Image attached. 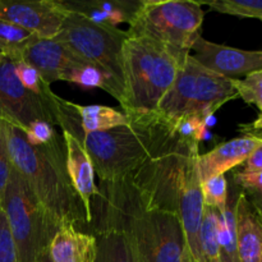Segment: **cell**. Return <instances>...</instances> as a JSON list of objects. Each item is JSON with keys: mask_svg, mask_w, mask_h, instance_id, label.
Returning a JSON list of instances; mask_svg holds the SVG:
<instances>
[{"mask_svg": "<svg viewBox=\"0 0 262 262\" xmlns=\"http://www.w3.org/2000/svg\"><path fill=\"white\" fill-rule=\"evenodd\" d=\"M54 110L56 124L81 141L95 174L107 186L129 181L173 135L168 123L156 113L127 114L128 124L105 132L82 133L71 101L55 97Z\"/></svg>", "mask_w": 262, "mask_h": 262, "instance_id": "6da1fadb", "label": "cell"}, {"mask_svg": "<svg viewBox=\"0 0 262 262\" xmlns=\"http://www.w3.org/2000/svg\"><path fill=\"white\" fill-rule=\"evenodd\" d=\"M8 152L13 168L59 225L86 223L83 206L69 181L66 145L56 137L43 146H32L22 128L4 122Z\"/></svg>", "mask_w": 262, "mask_h": 262, "instance_id": "7a4b0ae2", "label": "cell"}, {"mask_svg": "<svg viewBox=\"0 0 262 262\" xmlns=\"http://www.w3.org/2000/svg\"><path fill=\"white\" fill-rule=\"evenodd\" d=\"M184 61L154 41L128 36L122 51L124 100L120 106L123 112L125 114L156 113Z\"/></svg>", "mask_w": 262, "mask_h": 262, "instance_id": "3957f363", "label": "cell"}, {"mask_svg": "<svg viewBox=\"0 0 262 262\" xmlns=\"http://www.w3.org/2000/svg\"><path fill=\"white\" fill-rule=\"evenodd\" d=\"M204 17L201 2L142 0L127 33L129 37L154 41L186 60L201 36Z\"/></svg>", "mask_w": 262, "mask_h": 262, "instance_id": "277c9868", "label": "cell"}, {"mask_svg": "<svg viewBox=\"0 0 262 262\" xmlns=\"http://www.w3.org/2000/svg\"><path fill=\"white\" fill-rule=\"evenodd\" d=\"M237 97L233 79L204 68L191 54L179 68L156 114L169 125L188 117L209 120L217 109Z\"/></svg>", "mask_w": 262, "mask_h": 262, "instance_id": "5b68a950", "label": "cell"}, {"mask_svg": "<svg viewBox=\"0 0 262 262\" xmlns=\"http://www.w3.org/2000/svg\"><path fill=\"white\" fill-rule=\"evenodd\" d=\"M104 222L127 232L140 262H186V234L177 211L165 209H128L105 214Z\"/></svg>", "mask_w": 262, "mask_h": 262, "instance_id": "8992f818", "label": "cell"}, {"mask_svg": "<svg viewBox=\"0 0 262 262\" xmlns=\"http://www.w3.org/2000/svg\"><path fill=\"white\" fill-rule=\"evenodd\" d=\"M0 207L4 211L19 262H37L49 251L60 225L12 166Z\"/></svg>", "mask_w": 262, "mask_h": 262, "instance_id": "52a82bcc", "label": "cell"}, {"mask_svg": "<svg viewBox=\"0 0 262 262\" xmlns=\"http://www.w3.org/2000/svg\"><path fill=\"white\" fill-rule=\"evenodd\" d=\"M56 40L68 45L77 55L101 69L114 84L119 102L124 100L122 51L128 38L127 31L99 26L78 13L69 10Z\"/></svg>", "mask_w": 262, "mask_h": 262, "instance_id": "ba28073f", "label": "cell"}, {"mask_svg": "<svg viewBox=\"0 0 262 262\" xmlns=\"http://www.w3.org/2000/svg\"><path fill=\"white\" fill-rule=\"evenodd\" d=\"M53 95L46 100L28 91L18 79L14 61L7 55L0 60V119L23 130L36 120L56 124Z\"/></svg>", "mask_w": 262, "mask_h": 262, "instance_id": "9c48e42d", "label": "cell"}, {"mask_svg": "<svg viewBox=\"0 0 262 262\" xmlns=\"http://www.w3.org/2000/svg\"><path fill=\"white\" fill-rule=\"evenodd\" d=\"M199 147L200 143L189 146L182 165L178 188V214L183 225L188 251L196 262L200 258V228L205 207L197 166Z\"/></svg>", "mask_w": 262, "mask_h": 262, "instance_id": "30bf717a", "label": "cell"}, {"mask_svg": "<svg viewBox=\"0 0 262 262\" xmlns=\"http://www.w3.org/2000/svg\"><path fill=\"white\" fill-rule=\"evenodd\" d=\"M69 9L55 0H0V19L19 26L40 38H55Z\"/></svg>", "mask_w": 262, "mask_h": 262, "instance_id": "8fae6325", "label": "cell"}, {"mask_svg": "<svg viewBox=\"0 0 262 262\" xmlns=\"http://www.w3.org/2000/svg\"><path fill=\"white\" fill-rule=\"evenodd\" d=\"M14 60H23L41 74L50 86L56 81H64L71 69L87 63L68 45L56 38H35L17 53L7 55Z\"/></svg>", "mask_w": 262, "mask_h": 262, "instance_id": "7c38bea8", "label": "cell"}, {"mask_svg": "<svg viewBox=\"0 0 262 262\" xmlns=\"http://www.w3.org/2000/svg\"><path fill=\"white\" fill-rule=\"evenodd\" d=\"M193 56L204 68L227 77L238 79L262 69V50H243L211 42L200 36L192 46Z\"/></svg>", "mask_w": 262, "mask_h": 262, "instance_id": "4fadbf2b", "label": "cell"}, {"mask_svg": "<svg viewBox=\"0 0 262 262\" xmlns=\"http://www.w3.org/2000/svg\"><path fill=\"white\" fill-rule=\"evenodd\" d=\"M63 141L66 145V166L69 181L83 206L86 223H91L94 219L92 199H102L101 192L95 183L94 165L78 138L63 130Z\"/></svg>", "mask_w": 262, "mask_h": 262, "instance_id": "5bb4252c", "label": "cell"}, {"mask_svg": "<svg viewBox=\"0 0 262 262\" xmlns=\"http://www.w3.org/2000/svg\"><path fill=\"white\" fill-rule=\"evenodd\" d=\"M237 262H262V215L242 192L234 205Z\"/></svg>", "mask_w": 262, "mask_h": 262, "instance_id": "9a60e30c", "label": "cell"}, {"mask_svg": "<svg viewBox=\"0 0 262 262\" xmlns=\"http://www.w3.org/2000/svg\"><path fill=\"white\" fill-rule=\"evenodd\" d=\"M261 142L253 136H242L216 146L209 152L200 154L197 166L201 182L212 177L224 176L230 169L245 164Z\"/></svg>", "mask_w": 262, "mask_h": 262, "instance_id": "2e32d148", "label": "cell"}, {"mask_svg": "<svg viewBox=\"0 0 262 262\" xmlns=\"http://www.w3.org/2000/svg\"><path fill=\"white\" fill-rule=\"evenodd\" d=\"M142 0H73L64 2L71 12L78 13L92 23L109 28H119L132 20Z\"/></svg>", "mask_w": 262, "mask_h": 262, "instance_id": "e0dca14e", "label": "cell"}, {"mask_svg": "<svg viewBox=\"0 0 262 262\" xmlns=\"http://www.w3.org/2000/svg\"><path fill=\"white\" fill-rule=\"evenodd\" d=\"M96 255V237L71 224L61 225L49 246L51 262H95Z\"/></svg>", "mask_w": 262, "mask_h": 262, "instance_id": "ac0fdd59", "label": "cell"}, {"mask_svg": "<svg viewBox=\"0 0 262 262\" xmlns=\"http://www.w3.org/2000/svg\"><path fill=\"white\" fill-rule=\"evenodd\" d=\"M94 235L97 241L95 262H140L127 232L120 225L104 222Z\"/></svg>", "mask_w": 262, "mask_h": 262, "instance_id": "d6986e66", "label": "cell"}, {"mask_svg": "<svg viewBox=\"0 0 262 262\" xmlns=\"http://www.w3.org/2000/svg\"><path fill=\"white\" fill-rule=\"evenodd\" d=\"M72 107L78 117L82 133L105 132L113 128L129 123V117L124 112L104 105H82L71 102Z\"/></svg>", "mask_w": 262, "mask_h": 262, "instance_id": "ffe728a7", "label": "cell"}, {"mask_svg": "<svg viewBox=\"0 0 262 262\" xmlns=\"http://www.w3.org/2000/svg\"><path fill=\"white\" fill-rule=\"evenodd\" d=\"M219 227V211L205 206L200 228V258L197 262H222Z\"/></svg>", "mask_w": 262, "mask_h": 262, "instance_id": "44dd1931", "label": "cell"}, {"mask_svg": "<svg viewBox=\"0 0 262 262\" xmlns=\"http://www.w3.org/2000/svg\"><path fill=\"white\" fill-rule=\"evenodd\" d=\"M64 82L78 84L83 89H101L119 101V95H118L117 90H115L114 84L110 81L109 77L101 69L90 63L79 64V66L71 69Z\"/></svg>", "mask_w": 262, "mask_h": 262, "instance_id": "7402d4cb", "label": "cell"}, {"mask_svg": "<svg viewBox=\"0 0 262 262\" xmlns=\"http://www.w3.org/2000/svg\"><path fill=\"white\" fill-rule=\"evenodd\" d=\"M205 4L210 10L223 14L262 19V0H212Z\"/></svg>", "mask_w": 262, "mask_h": 262, "instance_id": "603a6c76", "label": "cell"}, {"mask_svg": "<svg viewBox=\"0 0 262 262\" xmlns=\"http://www.w3.org/2000/svg\"><path fill=\"white\" fill-rule=\"evenodd\" d=\"M204 205L223 214L228 206V182L225 176L212 177L201 182Z\"/></svg>", "mask_w": 262, "mask_h": 262, "instance_id": "cb8c5ba5", "label": "cell"}, {"mask_svg": "<svg viewBox=\"0 0 262 262\" xmlns=\"http://www.w3.org/2000/svg\"><path fill=\"white\" fill-rule=\"evenodd\" d=\"M35 38H37V36L33 35L30 31L8 20L0 19V42L7 46L4 55L17 53Z\"/></svg>", "mask_w": 262, "mask_h": 262, "instance_id": "d4e9b609", "label": "cell"}, {"mask_svg": "<svg viewBox=\"0 0 262 262\" xmlns=\"http://www.w3.org/2000/svg\"><path fill=\"white\" fill-rule=\"evenodd\" d=\"M238 97L248 105H255L262 113V69L255 71L243 79H233Z\"/></svg>", "mask_w": 262, "mask_h": 262, "instance_id": "484cf974", "label": "cell"}, {"mask_svg": "<svg viewBox=\"0 0 262 262\" xmlns=\"http://www.w3.org/2000/svg\"><path fill=\"white\" fill-rule=\"evenodd\" d=\"M14 66L18 79L28 91L46 100L50 97V95L53 94L50 86L43 81L41 74L33 67L25 63L23 60H14Z\"/></svg>", "mask_w": 262, "mask_h": 262, "instance_id": "4316f807", "label": "cell"}, {"mask_svg": "<svg viewBox=\"0 0 262 262\" xmlns=\"http://www.w3.org/2000/svg\"><path fill=\"white\" fill-rule=\"evenodd\" d=\"M206 119L199 117H188L177 120L169 127L171 128L174 135L181 140L200 143L206 135Z\"/></svg>", "mask_w": 262, "mask_h": 262, "instance_id": "83f0119b", "label": "cell"}, {"mask_svg": "<svg viewBox=\"0 0 262 262\" xmlns=\"http://www.w3.org/2000/svg\"><path fill=\"white\" fill-rule=\"evenodd\" d=\"M25 136L32 146H43L53 142L58 135L54 129V124L46 120H36L31 123L25 130Z\"/></svg>", "mask_w": 262, "mask_h": 262, "instance_id": "f1b7e54d", "label": "cell"}, {"mask_svg": "<svg viewBox=\"0 0 262 262\" xmlns=\"http://www.w3.org/2000/svg\"><path fill=\"white\" fill-rule=\"evenodd\" d=\"M0 262H19L4 211L0 207Z\"/></svg>", "mask_w": 262, "mask_h": 262, "instance_id": "f546056e", "label": "cell"}, {"mask_svg": "<svg viewBox=\"0 0 262 262\" xmlns=\"http://www.w3.org/2000/svg\"><path fill=\"white\" fill-rule=\"evenodd\" d=\"M235 183L245 189L248 196H262V170L247 171L239 170L234 173Z\"/></svg>", "mask_w": 262, "mask_h": 262, "instance_id": "4dcf8cb0", "label": "cell"}, {"mask_svg": "<svg viewBox=\"0 0 262 262\" xmlns=\"http://www.w3.org/2000/svg\"><path fill=\"white\" fill-rule=\"evenodd\" d=\"M10 169H12V164H10L9 152H8L4 120L0 119V201H2L5 187H7L8 179H9Z\"/></svg>", "mask_w": 262, "mask_h": 262, "instance_id": "1f68e13d", "label": "cell"}, {"mask_svg": "<svg viewBox=\"0 0 262 262\" xmlns=\"http://www.w3.org/2000/svg\"><path fill=\"white\" fill-rule=\"evenodd\" d=\"M245 170L247 171L262 170V142L252 151L250 158L246 160Z\"/></svg>", "mask_w": 262, "mask_h": 262, "instance_id": "d6a6232c", "label": "cell"}, {"mask_svg": "<svg viewBox=\"0 0 262 262\" xmlns=\"http://www.w3.org/2000/svg\"><path fill=\"white\" fill-rule=\"evenodd\" d=\"M239 132L243 133V136H253V137L258 138V140L262 141V130L248 129V128H246L245 125L241 124L239 125Z\"/></svg>", "mask_w": 262, "mask_h": 262, "instance_id": "836d02e7", "label": "cell"}, {"mask_svg": "<svg viewBox=\"0 0 262 262\" xmlns=\"http://www.w3.org/2000/svg\"><path fill=\"white\" fill-rule=\"evenodd\" d=\"M246 128L248 129H253V130H262V113L257 117V119L253 120L252 123L250 124H243Z\"/></svg>", "mask_w": 262, "mask_h": 262, "instance_id": "e575fe53", "label": "cell"}, {"mask_svg": "<svg viewBox=\"0 0 262 262\" xmlns=\"http://www.w3.org/2000/svg\"><path fill=\"white\" fill-rule=\"evenodd\" d=\"M247 196H248V194H247ZM248 197H250L251 201L253 202V205L257 207L258 211H260L261 215H262V196H248Z\"/></svg>", "mask_w": 262, "mask_h": 262, "instance_id": "d590c367", "label": "cell"}, {"mask_svg": "<svg viewBox=\"0 0 262 262\" xmlns=\"http://www.w3.org/2000/svg\"><path fill=\"white\" fill-rule=\"evenodd\" d=\"M222 262H235V261L232 260V258H230L224 251H222Z\"/></svg>", "mask_w": 262, "mask_h": 262, "instance_id": "8d00e7d4", "label": "cell"}, {"mask_svg": "<svg viewBox=\"0 0 262 262\" xmlns=\"http://www.w3.org/2000/svg\"><path fill=\"white\" fill-rule=\"evenodd\" d=\"M37 262H51L50 256H49V251L45 253V255L41 256V258H40V260H38Z\"/></svg>", "mask_w": 262, "mask_h": 262, "instance_id": "74e56055", "label": "cell"}, {"mask_svg": "<svg viewBox=\"0 0 262 262\" xmlns=\"http://www.w3.org/2000/svg\"><path fill=\"white\" fill-rule=\"evenodd\" d=\"M186 262H196L193 260V257H192L191 253H189V251H188V255H187V261Z\"/></svg>", "mask_w": 262, "mask_h": 262, "instance_id": "f35d334b", "label": "cell"}, {"mask_svg": "<svg viewBox=\"0 0 262 262\" xmlns=\"http://www.w3.org/2000/svg\"><path fill=\"white\" fill-rule=\"evenodd\" d=\"M0 51H3V53H5V51H7V46L2 42H0Z\"/></svg>", "mask_w": 262, "mask_h": 262, "instance_id": "ab89813d", "label": "cell"}, {"mask_svg": "<svg viewBox=\"0 0 262 262\" xmlns=\"http://www.w3.org/2000/svg\"><path fill=\"white\" fill-rule=\"evenodd\" d=\"M3 58H4V53H3V51H0V60H2Z\"/></svg>", "mask_w": 262, "mask_h": 262, "instance_id": "60d3db41", "label": "cell"}, {"mask_svg": "<svg viewBox=\"0 0 262 262\" xmlns=\"http://www.w3.org/2000/svg\"><path fill=\"white\" fill-rule=\"evenodd\" d=\"M260 20H261V22H262V19H260Z\"/></svg>", "mask_w": 262, "mask_h": 262, "instance_id": "b9f144b4", "label": "cell"}]
</instances>
